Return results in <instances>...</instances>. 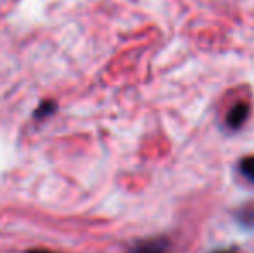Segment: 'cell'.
<instances>
[{
    "instance_id": "obj_5",
    "label": "cell",
    "mask_w": 254,
    "mask_h": 253,
    "mask_svg": "<svg viewBox=\"0 0 254 253\" xmlns=\"http://www.w3.org/2000/svg\"><path fill=\"white\" fill-rule=\"evenodd\" d=\"M26 253H56V252H49V250H42V248H37V250H28Z\"/></svg>"
},
{
    "instance_id": "obj_1",
    "label": "cell",
    "mask_w": 254,
    "mask_h": 253,
    "mask_svg": "<svg viewBox=\"0 0 254 253\" xmlns=\"http://www.w3.org/2000/svg\"><path fill=\"white\" fill-rule=\"evenodd\" d=\"M168 247H170V243L166 238H151V240H144L137 243L128 253H166Z\"/></svg>"
},
{
    "instance_id": "obj_6",
    "label": "cell",
    "mask_w": 254,
    "mask_h": 253,
    "mask_svg": "<svg viewBox=\"0 0 254 253\" xmlns=\"http://www.w3.org/2000/svg\"><path fill=\"white\" fill-rule=\"evenodd\" d=\"M213 253H232V252H227V250H218V252H213Z\"/></svg>"
},
{
    "instance_id": "obj_2",
    "label": "cell",
    "mask_w": 254,
    "mask_h": 253,
    "mask_svg": "<svg viewBox=\"0 0 254 253\" xmlns=\"http://www.w3.org/2000/svg\"><path fill=\"white\" fill-rule=\"evenodd\" d=\"M249 116V106L246 102H239L234 108L228 111L227 115V127L232 128V130H237L244 125V122Z\"/></svg>"
},
{
    "instance_id": "obj_4",
    "label": "cell",
    "mask_w": 254,
    "mask_h": 253,
    "mask_svg": "<svg viewBox=\"0 0 254 253\" xmlns=\"http://www.w3.org/2000/svg\"><path fill=\"white\" fill-rule=\"evenodd\" d=\"M54 111H56V102H54V101H45L37 108V111H35V118L42 120V118H45V116L52 115Z\"/></svg>"
},
{
    "instance_id": "obj_3",
    "label": "cell",
    "mask_w": 254,
    "mask_h": 253,
    "mask_svg": "<svg viewBox=\"0 0 254 253\" xmlns=\"http://www.w3.org/2000/svg\"><path fill=\"white\" fill-rule=\"evenodd\" d=\"M239 170L241 173L249 180L251 184H254V156H246L239 162Z\"/></svg>"
}]
</instances>
